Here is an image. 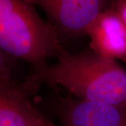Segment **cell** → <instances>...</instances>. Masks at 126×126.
Returning a JSON list of instances; mask_svg holds the SVG:
<instances>
[{"instance_id":"cell-1","label":"cell","mask_w":126,"mask_h":126,"mask_svg":"<svg viewBox=\"0 0 126 126\" xmlns=\"http://www.w3.org/2000/svg\"><path fill=\"white\" fill-rule=\"evenodd\" d=\"M57 61L32 80L63 87L76 98L126 108V71L116 60L93 50L71 54L64 49Z\"/></svg>"},{"instance_id":"cell-2","label":"cell","mask_w":126,"mask_h":126,"mask_svg":"<svg viewBox=\"0 0 126 126\" xmlns=\"http://www.w3.org/2000/svg\"><path fill=\"white\" fill-rule=\"evenodd\" d=\"M59 35L27 0H0L1 50L29 63L33 74L44 72L49 66L48 60L63 51Z\"/></svg>"},{"instance_id":"cell-3","label":"cell","mask_w":126,"mask_h":126,"mask_svg":"<svg viewBox=\"0 0 126 126\" xmlns=\"http://www.w3.org/2000/svg\"><path fill=\"white\" fill-rule=\"evenodd\" d=\"M15 60L0 50V126H56L32 100L38 88L16 77Z\"/></svg>"},{"instance_id":"cell-4","label":"cell","mask_w":126,"mask_h":126,"mask_svg":"<svg viewBox=\"0 0 126 126\" xmlns=\"http://www.w3.org/2000/svg\"><path fill=\"white\" fill-rule=\"evenodd\" d=\"M44 10L60 34L79 36L99 14L111 8L113 0H27Z\"/></svg>"},{"instance_id":"cell-5","label":"cell","mask_w":126,"mask_h":126,"mask_svg":"<svg viewBox=\"0 0 126 126\" xmlns=\"http://www.w3.org/2000/svg\"><path fill=\"white\" fill-rule=\"evenodd\" d=\"M55 113L63 126H126V108L74 97L55 100Z\"/></svg>"},{"instance_id":"cell-6","label":"cell","mask_w":126,"mask_h":126,"mask_svg":"<svg viewBox=\"0 0 126 126\" xmlns=\"http://www.w3.org/2000/svg\"><path fill=\"white\" fill-rule=\"evenodd\" d=\"M90 48L96 53L126 63V25L112 9L99 14L86 29Z\"/></svg>"},{"instance_id":"cell-7","label":"cell","mask_w":126,"mask_h":126,"mask_svg":"<svg viewBox=\"0 0 126 126\" xmlns=\"http://www.w3.org/2000/svg\"><path fill=\"white\" fill-rule=\"evenodd\" d=\"M111 8L126 25V0H113Z\"/></svg>"},{"instance_id":"cell-8","label":"cell","mask_w":126,"mask_h":126,"mask_svg":"<svg viewBox=\"0 0 126 126\" xmlns=\"http://www.w3.org/2000/svg\"></svg>"}]
</instances>
